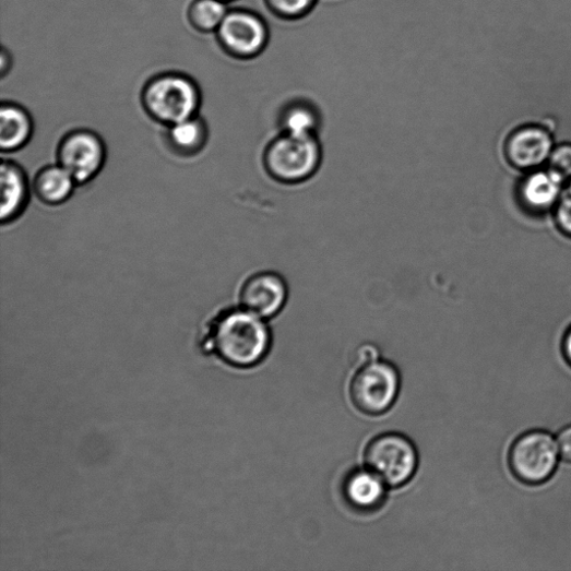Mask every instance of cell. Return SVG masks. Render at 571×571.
Listing matches in <instances>:
<instances>
[{"instance_id":"cell-13","label":"cell","mask_w":571,"mask_h":571,"mask_svg":"<svg viewBox=\"0 0 571 571\" xmlns=\"http://www.w3.org/2000/svg\"><path fill=\"white\" fill-rule=\"evenodd\" d=\"M386 488L388 486L368 468L352 472L342 486L347 504L362 513L373 512L383 505Z\"/></svg>"},{"instance_id":"cell-2","label":"cell","mask_w":571,"mask_h":571,"mask_svg":"<svg viewBox=\"0 0 571 571\" xmlns=\"http://www.w3.org/2000/svg\"><path fill=\"white\" fill-rule=\"evenodd\" d=\"M202 94L198 83L181 72H164L152 76L141 92L147 117L166 128L198 116Z\"/></svg>"},{"instance_id":"cell-22","label":"cell","mask_w":571,"mask_h":571,"mask_svg":"<svg viewBox=\"0 0 571 571\" xmlns=\"http://www.w3.org/2000/svg\"><path fill=\"white\" fill-rule=\"evenodd\" d=\"M556 441L561 461L571 463V425L560 429L556 435Z\"/></svg>"},{"instance_id":"cell-11","label":"cell","mask_w":571,"mask_h":571,"mask_svg":"<svg viewBox=\"0 0 571 571\" xmlns=\"http://www.w3.org/2000/svg\"><path fill=\"white\" fill-rule=\"evenodd\" d=\"M288 288L284 278L273 272L251 275L239 293L240 307L264 320L279 313L287 301Z\"/></svg>"},{"instance_id":"cell-17","label":"cell","mask_w":571,"mask_h":571,"mask_svg":"<svg viewBox=\"0 0 571 571\" xmlns=\"http://www.w3.org/2000/svg\"><path fill=\"white\" fill-rule=\"evenodd\" d=\"M228 12L227 3L223 0H193L188 8L187 19L194 31L212 34L217 32Z\"/></svg>"},{"instance_id":"cell-12","label":"cell","mask_w":571,"mask_h":571,"mask_svg":"<svg viewBox=\"0 0 571 571\" xmlns=\"http://www.w3.org/2000/svg\"><path fill=\"white\" fill-rule=\"evenodd\" d=\"M0 221L10 225L25 213L31 195L26 173L12 160H3L0 166Z\"/></svg>"},{"instance_id":"cell-6","label":"cell","mask_w":571,"mask_h":571,"mask_svg":"<svg viewBox=\"0 0 571 571\" xmlns=\"http://www.w3.org/2000/svg\"><path fill=\"white\" fill-rule=\"evenodd\" d=\"M400 383V374L391 362L374 359L362 365L354 376L350 400L359 412L377 417L393 406Z\"/></svg>"},{"instance_id":"cell-1","label":"cell","mask_w":571,"mask_h":571,"mask_svg":"<svg viewBox=\"0 0 571 571\" xmlns=\"http://www.w3.org/2000/svg\"><path fill=\"white\" fill-rule=\"evenodd\" d=\"M210 342L228 365L251 368L270 352L272 334L265 320L239 307L225 310L211 329Z\"/></svg>"},{"instance_id":"cell-10","label":"cell","mask_w":571,"mask_h":571,"mask_svg":"<svg viewBox=\"0 0 571 571\" xmlns=\"http://www.w3.org/2000/svg\"><path fill=\"white\" fill-rule=\"evenodd\" d=\"M566 182L544 167L525 173L515 187V199L522 211L533 217L552 214Z\"/></svg>"},{"instance_id":"cell-14","label":"cell","mask_w":571,"mask_h":571,"mask_svg":"<svg viewBox=\"0 0 571 571\" xmlns=\"http://www.w3.org/2000/svg\"><path fill=\"white\" fill-rule=\"evenodd\" d=\"M34 133L29 112L14 102H3L0 106V148L13 153L25 147Z\"/></svg>"},{"instance_id":"cell-19","label":"cell","mask_w":571,"mask_h":571,"mask_svg":"<svg viewBox=\"0 0 571 571\" xmlns=\"http://www.w3.org/2000/svg\"><path fill=\"white\" fill-rule=\"evenodd\" d=\"M556 228L571 239V181L567 182L552 212Z\"/></svg>"},{"instance_id":"cell-16","label":"cell","mask_w":571,"mask_h":571,"mask_svg":"<svg viewBox=\"0 0 571 571\" xmlns=\"http://www.w3.org/2000/svg\"><path fill=\"white\" fill-rule=\"evenodd\" d=\"M210 131L206 123L195 116L167 128L166 142L181 158L195 157L206 145Z\"/></svg>"},{"instance_id":"cell-15","label":"cell","mask_w":571,"mask_h":571,"mask_svg":"<svg viewBox=\"0 0 571 571\" xmlns=\"http://www.w3.org/2000/svg\"><path fill=\"white\" fill-rule=\"evenodd\" d=\"M76 187L73 177L59 164L41 168L33 182V191L37 199L50 206L68 202Z\"/></svg>"},{"instance_id":"cell-9","label":"cell","mask_w":571,"mask_h":571,"mask_svg":"<svg viewBox=\"0 0 571 571\" xmlns=\"http://www.w3.org/2000/svg\"><path fill=\"white\" fill-rule=\"evenodd\" d=\"M555 145L554 135L546 127L526 124L508 135L504 158L513 169L525 174L546 167Z\"/></svg>"},{"instance_id":"cell-4","label":"cell","mask_w":571,"mask_h":571,"mask_svg":"<svg viewBox=\"0 0 571 571\" xmlns=\"http://www.w3.org/2000/svg\"><path fill=\"white\" fill-rule=\"evenodd\" d=\"M560 461L556 436L546 430H532L519 436L508 453V465L512 476L532 487L551 480Z\"/></svg>"},{"instance_id":"cell-5","label":"cell","mask_w":571,"mask_h":571,"mask_svg":"<svg viewBox=\"0 0 571 571\" xmlns=\"http://www.w3.org/2000/svg\"><path fill=\"white\" fill-rule=\"evenodd\" d=\"M365 460L367 468L388 487L400 488L417 473L419 455L405 436L390 432L376 437L368 444Z\"/></svg>"},{"instance_id":"cell-24","label":"cell","mask_w":571,"mask_h":571,"mask_svg":"<svg viewBox=\"0 0 571 571\" xmlns=\"http://www.w3.org/2000/svg\"><path fill=\"white\" fill-rule=\"evenodd\" d=\"M561 353L564 361L571 368V325L567 329L561 340Z\"/></svg>"},{"instance_id":"cell-18","label":"cell","mask_w":571,"mask_h":571,"mask_svg":"<svg viewBox=\"0 0 571 571\" xmlns=\"http://www.w3.org/2000/svg\"><path fill=\"white\" fill-rule=\"evenodd\" d=\"M318 118L309 108L294 107L284 117V132L295 134H316Z\"/></svg>"},{"instance_id":"cell-21","label":"cell","mask_w":571,"mask_h":571,"mask_svg":"<svg viewBox=\"0 0 571 571\" xmlns=\"http://www.w3.org/2000/svg\"><path fill=\"white\" fill-rule=\"evenodd\" d=\"M317 0H267L269 7L279 16L295 19L306 14Z\"/></svg>"},{"instance_id":"cell-20","label":"cell","mask_w":571,"mask_h":571,"mask_svg":"<svg viewBox=\"0 0 571 571\" xmlns=\"http://www.w3.org/2000/svg\"><path fill=\"white\" fill-rule=\"evenodd\" d=\"M566 183L571 181V143L556 144L547 166Z\"/></svg>"},{"instance_id":"cell-8","label":"cell","mask_w":571,"mask_h":571,"mask_svg":"<svg viewBox=\"0 0 571 571\" xmlns=\"http://www.w3.org/2000/svg\"><path fill=\"white\" fill-rule=\"evenodd\" d=\"M215 34L225 53L238 60L257 57L269 40L264 21L243 10L229 11Z\"/></svg>"},{"instance_id":"cell-23","label":"cell","mask_w":571,"mask_h":571,"mask_svg":"<svg viewBox=\"0 0 571 571\" xmlns=\"http://www.w3.org/2000/svg\"><path fill=\"white\" fill-rule=\"evenodd\" d=\"M13 64L14 59L11 53V50H9L7 47H3L2 57H0V75H2V79H5L10 74Z\"/></svg>"},{"instance_id":"cell-25","label":"cell","mask_w":571,"mask_h":571,"mask_svg":"<svg viewBox=\"0 0 571 571\" xmlns=\"http://www.w3.org/2000/svg\"><path fill=\"white\" fill-rule=\"evenodd\" d=\"M223 2H225V3L228 4V3H230V2H234V0H223Z\"/></svg>"},{"instance_id":"cell-3","label":"cell","mask_w":571,"mask_h":571,"mask_svg":"<svg viewBox=\"0 0 571 571\" xmlns=\"http://www.w3.org/2000/svg\"><path fill=\"white\" fill-rule=\"evenodd\" d=\"M322 148L316 134L283 132L264 153L269 175L282 183H299L313 177L321 166Z\"/></svg>"},{"instance_id":"cell-7","label":"cell","mask_w":571,"mask_h":571,"mask_svg":"<svg viewBox=\"0 0 571 571\" xmlns=\"http://www.w3.org/2000/svg\"><path fill=\"white\" fill-rule=\"evenodd\" d=\"M57 159L78 186H84L94 180L106 165V143L92 130H73L60 141Z\"/></svg>"}]
</instances>
